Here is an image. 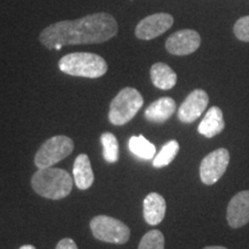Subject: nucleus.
<instances>
[{
    "label": "nucleus",
    "mask_w": 249,
    "mask_h": 249,
    "mask_svg": "<svg viewBox=\"0 0 249 249\" xmlns=\"http://www.w3.org/2000/svg\"><path fill=\"white\" fill-rule=\"evenodd\" d=\"M117 33L118 23L111 14L95 13L51 24L40 33L39 40L45 48L53 50L55 45L99 44L111 39Z\"/></svg>",
    "instance_id": "f257e3e1"
},
{
    "label": "nucleus",
    "mask_w": 249,
    "mask_h": 249,
    "mask_svg": "<svg viewBox=\"0 0 249 249\" xmlns=\"http://www.w3.org/2000/svg\"><path fill=\"white\" fill-rule=\"evenodd\" d=\"M31 186L37 194L49 200H61L71 194L73 178L67 171L57 167L39 169L31 178Z\"/></svg>",
    "instance_id": "f03ea898"
},
{
    "label": "nucleus",
    "mask_w": 249,
    "mask_h": 249,
    "mask_svg": "<svg viewBox=\"0 0 249 249\" xmlns=\"http://www.w3.org/2000/svg\"><path fill=\"white\" fill-rule=\"evenodd\" d=\"M59 70L71 76L98 79L107 71V64L101 55L89 52H75L59 60Z\"/></svg>",
    "instance_id": "7ed1b4c3"
},
{
    "label": "nucleus",
    "mask_w": 249,
    "mask_h": 249,
    "mask_svg": "<svg viewBox=\"0 0 249 249\" xmlns=\"http://www.w3.org/2000/svg\"><path fill=\"white\" fill-rule=\"evenodd\" d=\"M143 97L138 90L127 87L111 102L108 120L112 124L123 126L129 123L143 107Z\"/></svg>",
    "instance_id": "20e7f679"
},
{
    "label": "nucleus",
    "mask_w": 249,
    "mask_h": 249,
    "mask_svg": "<svg viewBox=\"0 0 249 249\" xmlns=\"http://www.w3.org/2000/svg\"><path fill=\"white\" fill-rule=\"evenodd\" d=\"M90 229L97 240L107 244L124 245L130 236V230L126 224L105 214L93 217L90 222Z\"/></svg>",
    "instance_id": "39448f33"
},
{
    "label": "nucleus",
    "mask_w": 249,
    "mask_h": 249,
    "mask_svg": "<svg viewBox=\"0 0 249 249\" xmlns=\"http://www.w3.org/2000/svg\"><path fill=\"white\" fill-rule=\"evenodd\" d=\"M74 149L71 139L64 135H57L49 139L42 144L35 156V165L38 169L52 167L54 164L68 157Z\"/></svg>",
    "instance_id": "423d86ee"
},
{
    "label": "nucleus",
    "mask_w": 249,
    "mask_h": 249,
    "mask_svg": "<svg viewBox=\"0 0 249 249\" xmlns=\"http://www.w3.org/2000/svg\"><path fill=\"white\" fill-rule=\"evenodd\" d=\"M230 164V152L225 148L217 149L205 156L200 165V178L204 185L216 183L226 172Z\"/></svg>",
    "instance_id": "0eeeda50"
},
{
    "label": "nucleus",
    "mask_w": 249,
    "mask_h": 249,
    "mask_svg": "<svg viewBox=\"0 0 249 249\" xmlns=\"http://www.w3.org/2000/svg\"><path fill=\"white\" fill-rule=\"evenodd\" d=\"M174 18L167 13H156L142 18L135 28V35L139 39L150 40L160 36L172 27Z\"/></svg>",
    "instance_id": "6e6552de"
},
{
    "label": "nucleus",
    "mask_w": 249,
    "mask_h": 249,
    "mask_svg": "<svg viewBox=\"0 0 249 249\" xmlns=\"http://www.w3.org/2000/svg\"><path fill=\"white\" fill-rule=\"evenodd\" d=\"M201 45V36L197 31L183 29L167 38L165 46L167 52L174 55H187L195 52Z\"/></svg>",
    "instance_id": "1a4fd4ad"
},
{
    "label": "nucleus",
    "mask_w": 249,
    "mask_h": 249,
    "mask_svg": "<svg viewBox=\"0 0 249 249\" xmlns=\"http://www.w3.org/2000/svg\"><path fill=\"white\" fill-rule=\"evenodd\" d=\"M209 104V96L202 89H195L187 96L178 110V119L181 123L192 124L201 117Z\"/></svg>",
    "instance_id": "9d476101"
},
{
    "label": "nucleus",
    "mask_w": 249,
    "mask_h": 249,
    "mask_svg": "<svg viewBox=\"0 0 249 249\" xmlns=\"http://www.w3.org/2000/svg\"><path fill=\"white\" fill-rule=\"evenodd\" d=\"M226 218L232 229H239L249 223V191L233 196L227 205Z\"/></svg>",
    "instance_id": "9b49d317"
},
{
    "label": "nucleus",
    "mask_w": 249,
    "mask_h": 249,
    "mask_svg": "<svg viewBox=\"0 0 249 249\" xmlns=\"http://www.w3.org/2000/svg\"><path fill=\"white\" fill-rule=\"evenodd\" d=\"M166 213V202L157 193H150L143 201V216L149 225H158L163 222Z\"/></svg>",
    "instance_id": "f8f14e48"
},
{
    "label": "nucleus",
    "mask_w": 249,
    "mask_h": 249,
    "mask_svg": "<svg viewBox=\"0 0 249 249\" xmlns=\"http://www.w3.org/2000/svg\"><path fill=\"white\" fill-rule=\"evenodd\" d=\"M176 101L171 97H161L147 107L144 112L145 119L150 123H165L173 116L176 112Z\"/></svg>",
    "instance_id": "ddd939ff"
},
{
    "label": "nucleus",
    "mask_w": 249,
    "mask_h": 249,
    "mask_svg": "<svg viewBox=\"0 0 249 249\" xmlns=\"http://www.w3.org/2000/svg\"><path fill=\"white\" fill-rule=\"evenodd\" d=\"M225 128L223 112L218 107H213L205 113V116L198 124V133L205 138L211 139L220 134Z\"/></svg>",
    "instance_id": "4468645a"
},
{
    "label": "nucleus",
    "mask_w": 249,
    "mask_h": 249,
    "mask_svg": "<svg viewBox=\"0 0 249 249\" xmlns=\"http://www.w3.org/2000/svg\"><path fill=\"white\" fill-rule=\"evenodd\" d=\"M73 179L76 187L81 191H86L92 186L95 176L87 155L81 154L76 157L73 166Z\"/></svg>",
    "instance_id": "2eb2a0df"
},
{
    "label": "nucleus",
    "mask_w": 249,
    "mask_h": 249,
    "mask_svg": "<svg viewBox=\"0 0 249 249\" xmlns=\"http://www.w3.org/2000/svg\"><path fill=\"white\" fill-rule=\"evenodd\" d=\"M150 77L155 87L161 90H170L177 85V74L169 65L157 62L151 66Z\"/></svg>",
    "instance_id": "dca6fc26"
},
{
    "label": "nucleus",
    "mask_w": 249,
    "mask_h": 249,
    "mask_svg": "<svg viewBox=\"0 0 249 249\" xmlns=\"http://www.w3.org/2000/svg\"><path fill=\"white\" fill-rule=\"evenodd\" d=\"M128 148L130 152L140 160H149L155 158L156 147L143 135L132 136L128 141Z\"/></svg>",
    "instance_id": "f3484780"
},
{
    "label": "nucleus",
    "mask_w": 249,
    "mask_h": 249,
    "mask_svg": "<svg viewBox=\"0 0 249 249\" xmlns=\"http://www.w3.org/2000/svg\"><path fill=\"white\" fill-rule=\"evenodd\" d=\"M101 143L103 147V157L107 163L113 164L119 160V143L116 135L112 133H103L101 135Z\"/></svg>",
    "instance_id": "a211bd4d"
},
{
    "label": "nucleus",
    "mask_w": 249,
    "mask_h": 249,
    "mask_svg": "<svg viewBox=\"0 0 249 249\" xmlns=\"http://www.w3.org/2000/svg\"><path fill=\"white\" fill-rule=\"evenodd\" d=\"M180 149V145L178 141L176 140H171L166 143V144L163 145L161 150L158 152V155L156 156L152 160V165L156 169H160V167L167 166L171 161H172L176 156L178 155Z\"/></svg>",
    "instance_id": "6ab92c4d"
},
{
    "label": "nucleus",
    "mask_w": 249,
    "mask_h": 249,
    "mask_svg": "<svg viewBox=\"0 0 249 249\" xmlns=\"http://www.w3.org/2000/svg\"><path fill=\"white\" fill-rule=\"evenodd\" d=\"M165 239L163 233L158 230H151L143 235L138 249H164Z\"/></svg>",
    "instance_id": "aec40b11"
},
{
    "label": "nucleus",
    "mask_w": 249,
    "mask_h": 249,
    "mask_svg": "<svg viewBox=\"0 0 249 249\" xmlns=\"http://www.w3.org/2000/svg\"><path fill=\"white\" fill-rule=\"evenodd\" d=\"M234 35L242 42H249V15L236 21L234 24Z\"/></svg>",
    "instance_id": "412c9836"
},
{
    "label": "nucleus",
    "mask_w": 249,
    "mask_h": 249,
    "mask_svg": "<svg viewBox=\"0 0 249 249\" xmlns=\"http://www.w3.org/2000/svg\"><path fill=\"white\" fill-rule=\"evenodd\" d=\"M55 249H79L75 244V241L70 238H65L58 242Z\"/></svg>",
    "instance_id": "4be33fe9"
},
{
    "label": "nucleus",
    "mask_w": 249,
    "mask_h": 249,
    "mask_svg": "<svg viewBox=\"0 0 249 249\" xmlns=\"http://www.w3.org/2000/svg\"><path fill=\"white\" fill-rule=\"evenodd\" d=\"M203 249H227L226 247H223V246H208Z\"/></svg>",
    "instance_id": "5701e85b"
},
{
    "label": "nucleus",
    "mask_w": 249,
    "mask_h": 249,
    "mask_svg": "<svg viewBox=\"0 0 249 249\" xmlns=\"http://www.w3.org/2000/svg\"><path fill=\"white\" fill-rule=\"evenodd\" d=\"M18 249H36V248L34 247L33 245H24V246H22V247H20Z\"/></svg>",
    "instance_id": "b1692460"
}]
</instances>
